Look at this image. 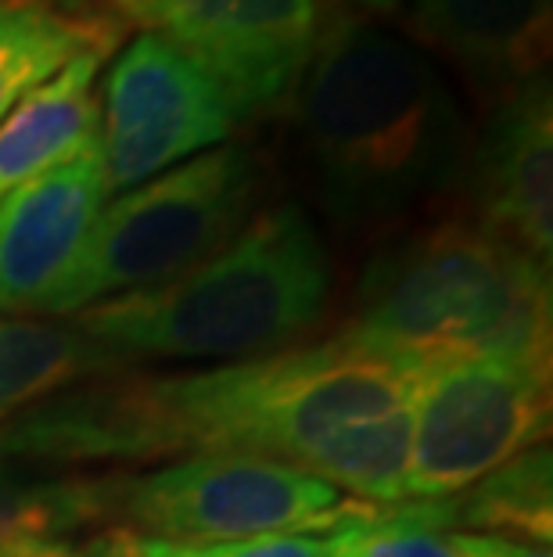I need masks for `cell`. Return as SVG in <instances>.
Instances as JSON below:
<instances>
[{
    "label": "cell",
    "instance_id": "cell-21",
    "mask_svg": "<svg viewBox=\"0 0 553 557\" xmlns=\"http://www.w3.org/2000/svg\"><path fill=\"white\" fill-rule=\"evenodd\" d=\"M144 557H324L321 536H252L216 543H176L137 536Z\"/></svg>",
    "mask_w": 553,
    "mask_h": 557
},
{
    "label": "cell",
    "instance_id": "cell-14",
    "mask_svg": "<svg viewBox=\"0 0 553 557\" xmlns=\"http://www.w3.org/2000/svg\"><path fill=\"white\" fill-rule=\"evenodd\" d=\"M109 54L104 47L76 54L0 120V198L73 159L101 134V98L93 83Z\"/></svg>",
    "mask_w": 553,
    "mask_h": 557
},
{
    "label": "cell",
    "instance_id": "cell-27",
    "mask_svg": "<svg viewBox=\"0 0 553 557\" xmlns=\"http://www.w3.org/2000/svg\"><path fill=\"white\" fill-rule=\"evenodd\" d=\"M29 547H33V543H29ZM22 554H26V547H22V550H0V557H22Z\"/></svg>",
    "mask_w": 553,
    "mask_h": 557
},
{
    "label": "cell",
    "instance_id": "cell-15",
    "mask_svg": "<svg viewBox=\"0 0 553 557\" xmlns=\"http://www.w3.org/2000/svg\"><path fill=\"white\" fill-rule=\"evenodd\" d=\"M123 33L126 26L109 11L68 15L47 0H0V120L76 54L115 51Z\"/></svg>",
    "mask_w": 553,
    "mask_h": 557
},
{
    "label": "cell",
    "instance_id": "cell-1",
    "mask_svg": "<svg viewBox=\"0 0 553 557\" xmlns=\"http://www.w3.org/2000/svg\"><path fill=\"white\" fill-rule=\"evenodd\" d=\"M288 104L313 198L341 227H395L464 181L461 98L417 44L367 15H321Z\"/></svg>",
    "mask_w": 553,
    "mask_h": 557
},
{
    "label": "cell",
    "instance_id": "cell-12",
    "mask_svg": "<svg viewBox=\"0 0 553 557\" xmlns=\"http://www.w3.org/2000/svg\"><path fill=\"white\" fill-rule=\"evenodd\" d=\"M109 195L101 134L0 198V317L43 313L84 252Z\"/></svg>",
    "mask_w": 553,
    "mask_h": 557
},
{
    "label": "cell",
    "instance_id": "cell-9",
    "mask_svg": "<svg viewBox=\"0 0 553 557\" xmlns=\"http://www.w3.org/2000/svg\"><path fill=\"white\" fill-rule=\"evenodd\" d=\"M101 115L109 191H129L227 145L238 129V112L219 83L155 33H140L112 62Z\"/></svg>",
    "mask_w": 553,
    "mask_h": 557
},
{
    "label": "cell",
    "instance_id": "cell-20",
    "mask_svg": "<svg viewBox=\"0 0 553 557\" xmlns=\"http://www.w3.org/2000/svg\"><path fill=\"white\" fill-rule=\"evenodd\" d=\"M445 500H406L324 536V557H453Z\"/></svg>",
    "mask_w": 553,
    "mask_h": 557
},
{
    "label": "cell",
    "instance_id": "cell-7",
    "mask_svg": "<svg viewBox=\"0 0 553 557\" xmlns=\"http://www.w3.org/2000/svg\"><path fill=\"white\" fill-rule=\"evenodd\" d=\"M553 360L467 357L417 367L406 500H445L546 443Z\"/></svg>",
    "mask_w": 553,
    "mask_h": 557
},
{
    "label": "cell",
    "instance_id": "cell-10",
    "mask_svg": "<svg viewBox=\"0 0 553 557\" xmlns=\"http://www.w3.org/2000/svg\"><path fill=\"white\" fill-rule=\"evenodd\" d=\"M187 454L159 377L98 374L22 410L0 429V457L51 471L151 465Z\"/></svg>",
    "mask_w": 553,
    "mask_h": 557
},
{
    "label": "cell",
    "instance_id": "cell-13",
    "mask_svg": "<svg viewBox=\"0 0 553 557\" xmlns=\"http://www.w3.org/2000/svg\"><path fill=\"white\" fill-rule=\"evenodd\" d=\"M410 26L481 90L546 76L553 0H410Z\"/></svg>",
    "mask_w": 553,
    "mask_h": 557
},
{
    "label": "cell",
    "instance_id": "cell-4",
    "mask_svg": "<svg viewBox=\"0 0 553 557\" xmlns=\"http://www.w3.org/2000/svg\"><path fill=\"white\" fill-rule=\"evenodd\" d=\"M414 374L417 367L327 338L159 382L187 454L305 468L335 432L410 407Z\"/></svg>",
    "mask_w": 553,
    "mask_h": 557
},
{
    "label": "cell",
    "instance_id": "cell-5",
    "mask_svg": "<svg viewBox=\"0 0 553 557\" xmlns=\"http://www.w3.org/2000/svg\"><path fill=\"white\" fill-rule=\"evenodd\" d=\"M266 173L249 145H219L101 209L84 252L43 317H73L115 295L155 288L219 252L255 216Z\"/></svg>",
    "mask_w": 553,
    "mask_h": 557
},
{
    "label": "cell",
    "instance_id": "cell-17",
    "mask_svg": "<svg viewBox=\"0 0 553 557\" xmlns=\"http://www.w3.org/2000/svg\"><path fill=\"white\" fill-rule=\"evenodd\" d=\"M453 532H489L536 547L553 540V449L539 443L464 493L445 496Z\"/></svg>",
    "mask_w": 553,
    "mask_h": 557
},
{
    "label": "cell",
    "instance_id": "cell-23",
    "mask_svg": "<svg viewBox=\"0 0 553 557\" xmlns=\"http://www.w3.org/2000/svg\"><path fill=\"white\" fill-rule=\"evenodd\" d=\"M84 557H144V550H140L137 532L112 525V529H101L98 536L87 543Z\"/></svg>",
    "mask_w": 553,
    "mask_h": 557
},
{
    "label": "cell",
    "instance_id": "cell-3",
    "mask_svg": "<svg viewBox=\"0 0 553 557\" xmlns=\"http://www.w3.org/2000/svg\"><path fill=\"white\" fill-rule=\"evenodd\" d=\"M341 342L406 367L467 357L550 360V267L453 216L363 270Z\"/></svg>",
    "mask_w": 553,
    "mask_h": 557
},
{
    "label": "cell",
    "instance_id": "cell-24",
    "mask_svg": "<svg viewBox=\"0 0 553 557\" xmlns=\"http://www.w3.org/2000/svg\"><path fill=\"white\" fill-rule=\"evenodd\" d=\"M22 557H84V550L76 547V543L68 540H43V543H33V547H26V554Z\"/></svg>",
    "mask_w": 553,
    "mask_h": 557
},
{
    "label": "cell",
    "instance_id": "cell-16",
    "mask_svg": "<svg viewBox=\"0 0 553 557\" xmlns=\"http://www.w3.org/2000/svg\"><path fill=\"white\" fill-rule=\"evenodd\" d=\"M112 371L123 367L76 324L0 317V429L40 399Z\"/></svg>",
    "mask_w": 553,
    "mask_h": 557
},
{
    "label": "cell",
    "instance_id": "cell-2",
    "mask_svg": "<svg viewBox=\"0 0 553 557\" xmlns=\"http://www.w3.org/2000/svg\"><path fill=\"white\" fill-rule=\"evenodd\" d=\"M331 259L299 206H269L191 270L73 313L126 367L134 360H249L302 338L327 310Z\"/></svg>",
    "mask_w": 553,
    "mask_h": 557
},
{
    "label": "cell",
    "instance_id": "cell-8",
    "mask_svg": "<svg viewBox=\"0 0 553 557\" xmlns=\"http://www.w3.org/2000/svg\"><path fill=\"white\" fill-rule=\"evenodd\" d=\"M109 15L202 65L238 123L285 109L321 29L316 0H109Z\"/></svg>",
    "mask_w": 553,
    "mask_h": 557
},
{
    "label": "cell",
    "instance_id": "cell-6",
    "mask_svg": "<svg viewBox=\"0 0 553 557\" xmlns=\"http://www.w3.org/2000/svg\"><path fill=\"white\" fill-rule=\"evenodd\" d=\"M101 500L104 521L176 543L313 536L381 511L296 465L241 454H187L144 475H101Z\"/></svg>",
    "mask_w": 553,
    "mask_h": 557
},
{
    "label": "cell",
    "instance_id": "cell-11",
    "mask_svg": "<svg viewBox=\"0 0 553 557\" xmlns=\"http://www.w3.org/2000/svg\"><path fill=\"white\" fill-rule=\"evenodd\" d=\"M467 220L536 263L553 256V94L536 76L492 104L464 165Z\"/></svg>",
    "mask_w": 553,
    "mask_h": 557
},
{
    "label": "cell",
    "instance_id": "cell-25",
    "mask_svg": "<svg viewBox=\"0 0 553 557\" xmlns=\"http://www.w3.org/2000/svg\"><path fill=\"white\" fill-rule=\"evenodd\" d=\"M47 4L68 11V15H98L101 4H109V0H47Z\"/></svg>",
    "mask_w": 553,
    "mask_h": 557
},
{
    "label": "cell",
    "instance_id": "cell-22",
    "mask_svg": "<svg viewBox=\"0 0 553 557\" xmlns=\"http://www.w3.org/2000/svg\"><path fill=\"white\" fill-rule=\"evenodd\" d=\"M450 554L453 557H553L550 547H536V543L489 536V532H450Z\"/></svg>",
    "mask_w": 553,
    "mask_h": 557
},
{
    "label": "cell",
    "instance_id": "cell-26",
    "mask_svg": "<svg viewBox=\"0 0 553 557\" xmlns=\"http://www.w3.org/2000/svg\"><path fill=\"white\" fill-rule=\"evenodd\" d=\"M341 4L370 11V15H395V11L403 8V0H341Z\"/></svg>",
    "mask_w": 553,
    "mask_h": 557
},
{
    "label": "cell",
    "instance_id": "cell-18",
    "mask_svg": "<svg viewBox=\"0 0 553 557\" xmlns=\"http://www.w3.org/2000/svg\"><path fill=\"white\" fill-rule=\"evenodd\" d=\"M87 525H104L101 475L51 471L0 457V550L65 540Z\"/></svg>",
    "mask_w": 553,
    "mask_h": 557
},
{
    "label": "cell",
    "instance_id": "cell-19",
    "mask_svg": "<svg viewBox=\"0 0 553 557\" xmlns=\"http://www.w3.org/2000/svg\"><path fill=\"white\" fill-rule=\"evenodd\" d=\"M410 443H414V418L410 407H403L335 432L302 471L324 479L352 500L395 507L406 504Z\"/></svg>",
    "mask_w": 553,
    "mask_h": 557
}]
</instances>
